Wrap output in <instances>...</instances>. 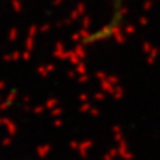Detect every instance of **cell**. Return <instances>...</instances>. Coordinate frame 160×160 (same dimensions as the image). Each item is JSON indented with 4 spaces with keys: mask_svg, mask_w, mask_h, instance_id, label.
I'll return each instance as SVG.
<instances>
[{
    "mask_svg": "<svg viewBox=\"0 0 160 160\" xmlns=\"http://www.w3.org/2000/svg\"><path fill=\"white\" fill-rule=\"evenodd\" d=\"M124 4L126 0H111V18L98 32L92 33L87 39L88 43H96L100 40L108 39L119 29L124 16Z\"/></svg>",
    "mask_w": 160,
    "mask_h": 160,
    "instance_id": "1",
    "label": "cell"
}]
</instances>
